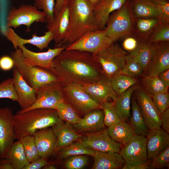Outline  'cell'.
<instances>
[{"instance_id":"16","label":"cell","mask_w":169,"mask_h":169,"mask_svg":"<svg viewBox=\"0 0 169 169\" xmlns=\"http://www.w3.org/2000/svg\"><path fill=\"white\" fill-rule=\"evenodd\" d=\"M66 46L49 48L44 52L36 53L27 49L24 45H19L18 48L22 50L24 61L28 64L49 70L53 66V60Z\"/></svg>"},{"instance_id":"9","label":"cell","mask_w":169,"mask_h":169,"mask_svg":"<svg viewBox=\"0 0 169 169\" xmlns=\"http://www.w3.org/2000/svg\"><path fill=\"white\" fill-rule=\"evenodd\" d=\"M62 85L59 81L44 85L36 90L37 98L35 102L30 107L19 110L16 113H21L38 108L55 109L57 105L64 100Z\"/></svg>"},{"instance_id":"56","label":"cell","mask_w":169,"mask_h":169,"mask_svg":"<svg viewBox=\"0 0 169 169\" xmlns=\"http://www.w3.org/2000/svg\"><path fill=\"white\" fill-rule=\"evenodd\" d=\"M42 168L44 169H56L57 168L54 164L49 163L48 164L44 166Z\"/></svg>"},{"instance_id":"47","label":"cell","mask_w":169,"mask_h":169,"mask_svg":"<svg viewBox=\"0 0 169 169\" xmlns=\"http://www.w3.org/2000/svg\"><path fill=\"white\" fill-rule=\"evenodd\" d=\"M157 4L162 12L163 20L162 23H168L169 21V3L164 0H152Z\"/></svg>"},{"instance_id":"57","label":"cell","mask_w":169,"mask_h":169,"mask_svg":"<svg viewBox=\"0 0 169 169\" xmlns=\"http://www.w3.org/2000/svg\"><path fill=\"white\" fill-rule=\"evenodd\" d=\"M94 7L100 0H88Z\"/></svg>"},{"instance_id":"30","label":"cell","mask_w":169,"mask_h":169,"mask_svg":"<svg viewBox=\"0 0 169 169\" xmlns=\"http://www.w3.org/2000/svg\"><path fill=\"white\" fill-rule=\"evenodd\" d=\"M138 87L137 84L134 85L118 96L114 101L115 110L121 121H125L130 116L131 98Z\"/></svg>"},{"instance_id":"7","label":"cell","mask_w":169,"mask_h":169,"mask_svg":"<svg viewBox=\"0 0 169 169\" xmlns=\"http://www.w3.org/2000/svg\"><path fill=\"white\" fill-rule=\"evenodd\" d=\"M127 54L118 44L114 42L93 55L105 74L110 78L121 72Z\"/></svg>"},{"instance_id":"8","label":"cell","mask_w":169,"mask_h":169,"mask_svg":"<svg viewBox=\"0 0 169 169\" xmlns=\"http://www.w3.org/2000/svg\"><path fill=\"white\" fill-rule=\"evenodd\" d=\"M6 21V28H16L24 25L28 30L34 22L46 23L45 15L42 11L39 10L33 5L26 4L11 8Z\"/></svg>"},{"instance_id":"2","label":"cell","mask_w":169,"mask_h":169,"mask_svg":"<svg viewBox=\"0 0 169 169\" xmlns=\"http://www.w3.org/2000/svg\"><path fill=\"white\" fill-rule=\"evenodd\" d=\"M93 9L88 0H70L68 26L63 40L56 47H67L84 34L99 29Z\"/></svg>"},{"instance_id":"19","label":"cell","mask_w":169,"mask_h":169,"mask_svg":"<svg viewBox=\"0 0 169 169\" xmlns=\"http://www.w3.org/2000/svg\"><path fill=\"white\" fill-rule=\"evenodd\" d=\"M69 1L68 0L60 10L54 12L52 22L47 25L48 31L53 34L56 46L63 40L68 26Z\"/></svg>"},{"instance_id":"15","label":"cell","mask_w":169,"mask_h":169,"mask_svg":"<svg viewBox=\"0 0 169 169\" xmlns=\"http://www.w3.org/2000/svg\"><path fill=\"white\" fill-rule=\"evenodd\" d=\"M14 124L12 107L0 108V156L2 158L16 139Z\"/></svg>"},{"instance_id":"48","label":"cell","mask_w":169,"mask_h":169,"mask_svg":"<svg viewBox=\"0 0 169 169\" xmlns=\"http://www.w3.org/2000/svg\"><path fill=\"white\" fill-rule=\"evenodd\" d=\"M14 67V61L11 56L4 55L0 58V68L2 70L8 71Z\"/></svg>"},{"instance_id":"33","label":"cell","mask_w":169,"mask_h":169,"mask_svg":"<svg viewBox=\"0 0 169 169\" xmlns=\"http://www.w3.org/2000/svg\"><path fill=\"white\" fill-rule=\"evenodd\" d=\"M161 23L156 18H139L136 23L137 35L142 39L146 40Z\"/></svg>"},{"instance_id":"21","label":"cell","mask_w":169,"mask_h":169,"mask_svg":"<svg viewBox=\"0 0 169 169\" xmlns=\"http://www.w3.org/2000/svg\"><path fill=\"white\" fill-rule=\"evenodd\" d=\"M3 34L7 39L10 41L16 49L20 44L25 45L30 44L36 47L41 51L47 48L51 41L54 39L52 33L49 31L45 33L44 35L38 36L36 34H33L30 39L23 38L19 36L12 28H7L4 29Z\"/></svg>"},{"instance_id":"3","label":"cell","mask_w":169,"mask_h":169,"mask_svg":"<svg viewBox=\"0 0 169 169\" xmlns=\"http://www.w3.org/2000/svg\"><path fill=\"white\" fill-rule=\"evenodd\" d=\"M14 131L18 140L33 135L39 130L52 127L60 123L55 109L38 108L14 115Z\"/></svg>"},{"instance_id":"39","label":"cell","mask_w":169,"mask_h":169,"mask_svg":"<svg viewBox=\"0 0 169 169\" xmlns=\"http://www.w3.org/2000/svg\"><path fill=\"white\" fill-rule=\"evenodd\" d=\"M100 108L104 113V122L108 127L121 121L115 110L114 102L107 100L100 103Z\"/></svg>"},{"instance_id":"24","label":"cell","mask_w":169,"mask_h":169,"mask_svg":"<svg viewBox=\"0 0 169 169\" xmlns=\"http://www.w3.org/2000/svg\"><path fill=\"white\" fill-rule=\"evenodd\" d=\"M128 0H100L93 7L98 29L104 30L110 14L121 7Z\"/></svg>"},{"instance_id":"44","label":"cell","mask_w":169,"mask_h":169,"mask_svg":"<svg viewBox=\"0 0 169 169\" xmlns=\"http://www.w3.org/2000/svg\"><path fill=\"white\" fill-rule=\"evenodd\" d=\"M148 169H163L169 167V146L152 159Z\"/></svg>"},{"instance_id":"54","label":"cell","mask_w":169,"mask_h":169,"mask_svg":"<svg viewBox=\"0 0 169 169\" xmlns=\"http://www.w3.org/2000/svg\"><path fill=\"white\" fill-rule=\"evenodd\" d=\"M3 158L0 160V169H13L9 162L6 159Z\"/></svg>"},{"instance_id":"45","label":"cell","mask_w":169,"mask_h":169,"mask_svg":"<svg viewBox=\"0 0 169 169\" xmlns=\"http://www.w3.org/2000/svg\"><path fill=\"white\" fill-rule=\"evenodd\" d=\"M85 155L72 156L68 158L64 164L67 169H81L87 164L88 159Z\"/></svg>"},{"instance_id":"1","label":"cell","mask_w":169,"mask_h":169,"mask_svg":"<svg viewBox=\"0 0 169 169\" xmlns=\"http://www.w3.org/2000/svg\"><path fill=\"white\" fill-rule=\"evenodd\" d=\"M49 70L62 85L91 83L105 74L93 54L76 50H63L54 59Z\"/></svg>"},{"instance_id":"10","label":"cell","mask_w":169,"mask_h":169,"mask_svg":"<svg viewBox=\"0 0 169 169\" xmlns=\"http://www.w3.org/2000/svg\"><path fill=\"white\" fill-rule=\"evenodd\" d=\"M113 43L104 30L98 29L84 34L65 49L86 51L94 54Z\"/></svg>"},{"instance_id":"13","label":"cell","mask_w":169,"mask_h":169,"mask_svg":"<svg viewBox=\"0 0 169 169\" xmlns=\"http://www.w3.org/2000/svg\"><path fill=\"white\" fill-rule=\"evenodd\" d=\"M138 88L136 89V100L147 126L149 130L161 129L160 114L151 96L143 90L138 89Z\"/></svg>"},{"instance_id":"22","label":"cell","mask_w":169,"mask_h":169,"mask_svg":"<svg viewBox=\"0 0 169 169\" xmlns=\"http://www.w3.org/2000/svg\"><path fill=\"white\" fill-rule=\"evenodd\" d=\"M164 129L149 130L146 136L148 159H152L169 146V135Z\"/></svg>"},{"instance_id":"38","label":"cell","mask_w":169,"mask_h":169,"mask_svg":"<svg viewBox=\"0 0 169 169\" xmlns=\"http://www.w3.org/2000/svg\"><path fill=\"white\" fill-rule=\"evenodd\" d=\"M144 72L136 58L131 53L127 54L124 66L120 72L129 77L134 78L140 75Z\"/></svg>"},{"instance_id":"34","label":"cell","mask_w":169,"mask_h":169,"mask_svg":"<svg viewBox=\"0 0 169 169\" xmlns=\"http://www.w3.org/2000/svg\"><path fill=\"white\" fill-rule=\"evenodd\" d=\"M110 78L112 88L118 96L138 83L137 80L135 78L127 76L120 72L116 74Z\"/></svg>"},{"instance_id":"37","label":"cell","mask_w":169,"mask_h":169,"mask_svg":"<svg viewBox=\"0 0 169 169\" xmlns=\"http://www.w3.org/2000/svg\"><path fill=\"white\" fill-rule=\"evenodd\" d=\"M142 82L151 96L159 93L168 92V87L163 83L158 76L145 75L142 79Z\"/></svg>"},{"instance_id":"41","label":"cell","mask_w":169,"mask_h":169,"mask_svg":"<svg viewBox=\"0 0 169 169\" xmlns=\"http://www.w3.org/2000/svg\"><path fill=\"white\" fill-rule=\"evenodd\" d=\"M169 41V24L168 23H161L147 39L149 44Z\"/></svg>"},{"instance_id":"35","label":"cell","mask_w":169,"mask_h":169,"mask_svg":"<svg viewBox=\"0 0 169 169\" xmlns=\"http://www.w3.org/2000/svg\"><path fill=\"white\" fill-rule=\"evenodd\" d=\"M55 109L61 120L71 125L78 123L81 118L72 106L64 100L57 105Z\"/></svg>"},{"instance_id":"40","label":"cell","mask_w":169,"mask_h":169,"mask_svg":"<svg viewBox=\"0 0 169 169\" xmlns=\"http://www.w3.org/2000/svg\"><path fill=\"white\" fill-rule=\"evenodd\" d=\"M27 159L29 163L40 157L33 135L26 136L20 140Z\"/></svg>"},{"instance_id":"51","label":"cell","mask_w":169,"mask_h":169,"mask_svg":"<svg viewBox=\"0 0 169 169\" xmlns=\"http://www.w3.org/2000/svg\"><path fill=\"white\" fill-rule=\"evenodd\" d=\"M161 124L164 130L169 133V108L160 114Z\"/></svg>"},{"instance_id":"6","label":"cell","mask_w":169,"mask_h":169,"mask_svg":"<svg viewBox=\"0 0 169 169\" xmlns=\"http://www.w3.org/2000/svg\"><path fill=\"white\" fill-rule=\"evenodd\" d=\"M62 92L64 101L69 104L79 116L83 117L93 110L101 109L100 103L90 95L80 84L62 85Z\"/></svg>"},{"instance_id":"11","label":"cell","mask_w":169,"mask_h":169,"mask_svg":"<svg viewBox=\"0 0 169 169\" xmlns=\"http://www.w3.org/2000/svg\"><path fill=\"white\" fill-rule=\"evenodd\" d=\"M146 136L135 134L124 145L119 153L125 164L132 166L146 161L147 159Z\"/></svg>"},{"instance_id":"43","label":"cell","mask_w":169,"mask_h":169,"mask_svg":"<svg viewBox=\"0 0 169 169\" xmlns=\"http://www.w3.org/2000/svg\"><path fill=\"white\" fill-rule=\"evenodd\" d=\"M0 98H8L17 102L18 97L14 87L13 78H8L0 83Z\"/></svg>"},{"instance_id":"31","label":"cell","mask_w":169,"mask_h":169,"mask_svg":"<svg viewBox=\"0 0 169 169\" xmlns=\"http://www.w3.org/2000/svg\"><path fill=\"white\" fill-rule=\"evenodd\" d=\"M131 125L135 134L146 136L149 130L146 125L136 100L134 98L131 100Z\"/></svg>"},{"instance_id":"53","label":"cell","mask_w":169,"mask_h":169,"mask_svg":"<svg viewBox=\"0 0 169 169\" xmlns=\"http://www.w3.org/2000/svg\"><path fill=\"white\" fill-rule=\"evenodd\" d=\"M158 77L167 87H169V69L161 73L158 76Z\"/></svg>"},{"instance_id":"23","label":"cell","mask_w":169,"mask_h":169,"mask_svg":"<svg viewBox=\"0 0 169 169\" xmlns=\"http://www.w3.org/2000/svg\"><path fill=\"white\" fill-rule=\"evenodd\" d=\"M104 118L102 110L95 109L85 115L78 123L71 125L74 129L80 132L89 133L97 132L105 129Z\"/></svg>"},{"instance_id":"12","label":"cell","mask_w":169,"mask_h":169,"mask_svg":"<svg viewBox=\"0 0 169 169\" xmlns=\"http://www.w3.org/2000/svg\"><path fill=\"white\" fill-rule=\"evenodd\" d=\"M151 57L146 69V75L156 76L169 69V46L167 42L151 44Z\"/></svg>"},{"instance_id":"42","label":"cell","mask_w":169,"mask_h":169,"mask_svg":"<svg viewBox=\"0 0 169 169\" xmlns=\"http://www.w3.org/2000/svg\"><path fill=\"white\" fill-rule=\"evenodd\" d=\"M33 5L38 9H41L44 13L47 24L53 20V13L55 0H33Z\"/></svg>"},{"instance_id":"5","label":"cell","mask_w":169,"mask_h":169,"mask_svg":"<svg viewBox=\"0 0 169 169\" xmlns=\"http://www.w3.org/2000/svg\"><path fill=\"white\" fill-rule=\"evenodd\" d=\"M10 56L14 60V66L24 79L36 90L44 85L60 81L49 70L27 64L20 48L12 51Z\"/></svg>"},{"instance_id":"20","label":"cell","mask_w":169,"mask_h":169,"mask_svg":"<svg viewBox=\"0 0 169 169\" xmlns=\"http://www.w3.org/2000/svg\"><path fill=\"white\" fill-rule=\"evenodd\" d=\"M33 135L40 157L47 159L54 154L57 137L52 127L38 131Z\"/></svg>"},{"instance_id":"4","label":"cell","mask_w":169,"mask_h":169,"mask_svg":"<svg viewBox=\"0 0 169 169\" xmlns=\"http://www.w3.org/2000/svg\"><path fill=\"white\" fill-rule=\"evenodd\" d=\"M134 16L131 1L128 0L110 15L104 30L105 34L114 42L131 35L135 31Z\"/></svg>"},{"instance_id":"52","label":"cell","mask_w":169,"mask_h":169,"mask_svg":"<svg viewBox=\"0 0 169 169\" xmlns=\"http://www.w3.org/2000/svg\"><path fill=\"white\" fill-rule=\"evenodd\" d=\"M151 159H148L146 161L136 165L130 166L125 164L122 169H146L151 163Z\"/></svg>"},{"instance_id":"46","label":"cell","mask_w":169,"mask_h":169,"mask_svg":"<svg viewBox=\"0 0 169 169\" xmlns=\"http://www.w3.org/2000/svg\"><path fill=\"white\" fill-rule=\"evenodd\" d=\"M154 104L160 114L169 107V94L167 93H159L151 96Z\"/></svg>"},{"instance_id":"27","label":"cell","mask_w":169,"mask_h":169,"mask_svg":"<svg viewBox=\"0 0 169 169\" xmlns=\"http://www.w3.org/2000/svg\"><path fill=\"white\" fill-rule=\"evenodd\" d=\"M130 0L134 16L138 18H156L162 22L161 8L152 0Z\"/></svg>"},{"instance_id":"29","label":"cell","mask_w":169,"mask_h":169,"mask_svg":"<svg viewBox=\"0 0 169 169\" xmlns=\"http://www.w3.org/2000/svg\"><path fill=\"white\" fill-rule=\"evenodd\" d=\"M107 129L110 137L123 146L125 145L135 135L131 125L125 121H121L108 127Z\"/></svg>"},{"instance_id":"49","label":"cell","mask_w":169,"mask_h":169,"mask_svg":"<svg viewBox=\"0 0 169 169\" xmlns=\"http://www.w3.org/2000/svg\"><path fill=\"white\" fill-rule=\"evenodd\" d=\"M49 163L47 162L46 159L40 157L34 161L29 163L23 169H39Z\"/></svg>"},{"instance_id":"58","label":"cell","mask_w":169,"mask_h":169,"mask_svg":"<svg viewBox=\"0 0 169 169\" xmlns=\"http://www.w3.org/2000/svg\"><path fill=\"white\" fill-rule=\"evenodd\" d=\"M166 0V1H168V0Z\"/></svg>"},{"instance_id":"36","label":"cell","mask_w":169,"mask_h":169,"mask_svg":"<svg viewBox=\"0 0 169 169\" xmlns=\"http://www.w3.org/2000/svg\"><path fill=\"white\" fill-rule=\"evenodd\" d=\"M151 44L147 41L138 43L136 49L130 52L137 59L144 71H146L149 63L151 53Z\"/></svg>"},{"instance_id":"25","label":"cell","mask_w":169,"mask_h":169,"mask_svg":"<svg viewBox=\"0 0 169 169\" xmlns=\"http://www.w3.org/2000/svg\"><path fill=\"white\" fill-rule=\"evenodd\" d=\"M93 157L94 162L92 169H122L125 164L119 152L95 151Z\"/></svg>"},{"instance_id":"14","label":"cell","mask_w":169,"mask_h":169,"mask_svg":"<svg viewBox=\"0 0 169 169\" xmlns=\"http://www.w3.org/2000/svg\"><path fill=\"white\" fill-rule=\"evenodd\" d=\"M80 138L79 141L84 146L95 151L119 153L121 148L122 145L110 137L107 129L88 133Z\"/></svg>"},{"instance_id":"26","label":"cell","mask_w":169,"mask_h":169,"mask_svg":"<svg viewBox=\"0 0 169 169\" xmlns=\"http://www.w3.org/2000/svg\"><path fill=\"white\" fill-rule=\"evenodd\" d=\"M52 127L55 131L57 137L54 154H56L61 148L70 144L82 137L75 131L70 124L67 122L61 121Z\"/></svg>"},{"instance_id":"28","label":"cell","mask_w":169,"mask_h":169,"mask_svg":"<svg viewBox=\"0 0 169 169\" xmlns=\"http://www.w3.org/2000/svg\"><path fill=\"white\" fill-rule=\"evenodd\" d=\"M2 158L6 159L13 169H23L29 163L20 140L13 143Z\"/></svg>"},{"instance_id":"18","label":"cell","mask_w":169,"mask_h":169,"mask_svg":"<svg viewBox=\"0 0 169 169\" xmlns=\"http://www.w3.org/2000/svg\"><path fill=\"white\" fill-rule=\"evenodd\" d=\"M81 85L90 95L100 103L109 98L114 101L118 96L112 88L110 78L105 74L92 83Z\"/></svg>"},{"instance_id":"17","label":"cell","mask_w":169,"mask_h":169,"mask_svg":"<svg viewBox=\"0 0 169 169\" xmlns=\"http://www.w3.org/2000/svg\"><path fill=\"white\" fill-rule=\"evenodd\" d=\"M13 86L18 97L17 102L21 108L20 110H25L35 102L36 90L28 84L15 66L13 69Z\"/></svg>"},{"instance_id":"55","label":"cell","mask_w":169,"mask_h":169,"mask_svg":"<svg viewBox=\"0 0 169 169\" xmlns=\"http://www.w3.org/2000/svg\"><path fill=\"white\" fill-rule=\"evenodd\" d=\"M68 0H55V4L54 12L60 10Z\"/></svg>"},{"instance_id":"50","label":"cell","mask_w":169,"mask_h":169,"mask_svg":"<svg viewBox=\"0 0 169 169\" xmlns=\"http://www.w3.org/2000/svg\"><path fill=\"white\" fill-rule=\"evenodd\" d=\"M138 43L135 38L128 37L124 40L123 46L125 50L131 52L136 49Z\"/></svg>"},{"instance_id":"32","label":"cell","mask_w":169,"mask_h":169,"mask_svg":"<svg viewBox=\"0 0 169 169\" xmlns=\"http://www.w3.org/2000/svg\"><path fill=\"white\" fill-rule=\"evenodd\" d=\"M95 151L88 148L80 141L73 142L59 149L56 153L60 159L68 158L70 156L78 155H89L93 156Z\"/></svg>"}]
</instances>
